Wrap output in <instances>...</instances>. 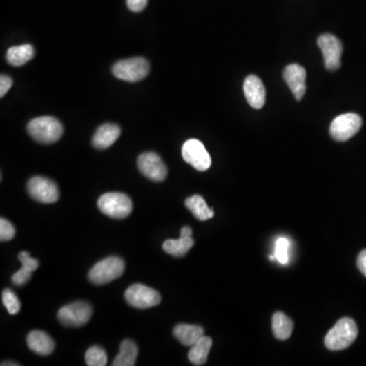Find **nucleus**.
I'll use <instances>...</instances> for the list:
<instances>
[{
  "label": "nucleus",
  "mask_w": 366,
  "mask_h": 366,
  "mask_svg": "<svg viewBox=\"0 0 366 366\" xmlns=\"http://www.w3.org/2000/svg\"><path fill=\"white\" fill-rule=\"evenodd\" d=\"M2 303L10 314H17L21 311V305L18 296L10 288L2 291Z\"/></svg>",
  "instance_id": "obj_26"
},
{
  "label": "nucleus",
  "mask_w": 366,
  "mask_h": 366,
  "mask_svg": "<svg viewBox=\"0 0 366 366\" xmlns=\"http://www.w3.org/2000/svg\"><path fill=\"white\" fill-rule=\"evenodd\" d=\"M137 167L141 173L152 182H162L167 177V167L156 153L146 152L142 154L137 159Z\"/></svg>",
  "instance_id": "obj_12"
},
{
  "label": "nucleus",
  "mask_w": 366,
  "mask_h": 366,
  "mask_svg": "<svg viewBox=\"0 0 366 366\" xmlns=\"http://www.w3.org/2000/svg\"><path fill=\"white\" fill-rule=\"evenodd\" d=\"M137 346L131 340H124L120 345L119 354L114 359L113 366H133L137 360Z\"/></svg>",
  "instance_id": "obj_24"
},
{
  "label": "nucleus",
  "mask_w": 366,
  "mask_h": 366,
  "mask_svg": "<svg viewBox=\"0 0 366 366\" xmlns=\"http://www.w3.org/2000/svg\"><path fill=\"white\" fill-rule=\"evenodd\" d=\"M180 235L182 236H191L193 235V229L191 227H183L182 231H180Z\"/></svg>",
  "instance_id": "obj_32"
},
{
  "label": "nucleus",
  "mask_w": 366,
  "mask_h": 366,
  "mask_svg": "<svg viewBox=\"0 0 366 366\" xmlns=\"http://www.w3.org/2000/svg\"><path fill=\"white\" fill-rule=\"evenodd\" d=\"M213 341L210 337L202 336L201 339L191 346L189 359L193 365H204L208 360L209 353L212 348Z\"/></svg>",
  "instance_id": "obj_20"
},
{
  "label": "nucleus",
  "mask_w": 366,
  "mask_h": 366,
  "mask_svg": "<svg viewBox=\"0 0 366 366\" xmlns=\"http://www.w3.org/2000/svg\"><path fill=\"white\" fill-rule=\"evenodd\" d=\"M16 235V229L10 222L4 218L0 219V240H12Z\"/></svg>",
  "instance_id": "obj_28"
},
{
  "label": "nucleus",
  "mask_w": 366,
  "mask_h": 366,
  "mask_svg": "<svg viewBox=\"0 0 366 366\" xmlns=\"http://www.w3.org/2000/svg\"><path fill=\"white\" fill-rule=\"evenodd\" d=\"M34 55H35V50H34V47L31 44L12 46L6 52V61L10 66L19 68V66H23V64L32 60Z\"/></svg>",
  "instance_id": "obj_19"
},
{
  "label": "nucleus",
  "mask_w": 366,
  "mask_h": 366,
  "mask_svg": "<svg viewBox=\"0 0 366 366\" xmlns=\"http://www.w3.org/2000/svg\"><path fill=\"white\" fill-rule=\"evenodd\" d=\"M86 363L89 366H105L108 361L106 352L104 349L99 346H92L88 349L85 354Z\"/></svg>",
  "instance_id": "obj_25"
},
{
  "label": "nucleus",
  "mask_w": 366,
  "mask_h": 366,
  "mask_svg": "<svg viewBox=\"0 0 366 366\" xmlns=\"http://www.w3.org/2000/svg\"><path fill=\"white\" fill-rule=\"evenodd\" d=\"M204 329L195 325H178L173 329V335L182 345L191 347L204 336Z\"/></svg>",
  "instance_id": "obj_18"
},
{
  "label": "nucleus",
  "mask_w": 366,
  "mask_h": 366,
  "mask_svg": "<svg viewBox=\"0 0 366 366\" xmlns=\"http://www.w3.org/2000/svg\"><path fill=\"white\" fill-rule=\"evenodd\" d=\"M92 314V307L89 303L77 301L61 307L58 311L57 318L64 326L77 328L87 324Z\"/></svg>",
  "instance_id": "obj_6"
},
{
  "label": "nucleus",
  "mask_w": 366,
  "mask_h": 366,
  "mask_svg": "<svg viewBox=\"0 0 366 366\" xmlns=\"http://www.w3.org/2000/svg\"><path fill=\"white\" fill-rule=\"evenodd\" d=\"M27 344L30 350L42 356L50 355L55 349V343L52 338L42 331H31L28 335Z\"/></svg>",
  "instance_id": "obj_16"
},
{
  "label": "nucleus",
  "mask_w": 366,
  "mask_h": 366,
  "mask_svg": "<svg viewBox=\"0 0 366 366\" xmlns=\"http://www.w3.org/2000/svg\"><path fill=\"white\" fill-rule=\"evenodd\" d=\"M289 247L290 242L287 238H280L276 241L275 258L282 264H287L289 262Z\"/></svg>",
  "instance_id": "obj_27"
},
{
  "label": "nucleus",
  "mask_w": 366,
  "mask_h": 366,
  "mask_svg": "<svg viewBox=\"0 0 366 366\" xmlns=\"http://www.w3.org/2000/svg\"><path fill=\"white\" fill-rule=\"evenodd\" d=\"M28 193L35 201L42 204H53L59 199V189L52 180L35 176L27 185Z\"/></svg>",
  "instance_id": "obj_10"
},
{
  "label": "nucleus",
  "mask_w": 366,
  "mask_h": 366,
  "mask_svg": "<svg viewBox=\"0 0 366 366\" xmlns=\"http://www.w3.org/2000/svg\"><path fill=\"white\" fill-rule=\"evenodd\" d=\"M27 129L34 141L44 145L59 141L64 133L61 122L52 116L34 118L28 124Z\"/></svg>",
  "instance_id": "obj_2"
},
{
  "label": "nucleus",
  "mask_w": 366,
  "mask_h": 366,
  "mask_svg": "<svg viewBox=\"0 0 366 366\" xmlns=\"http://www.w3.org/2000/svg\"><path fill=\"white\" fill-rule=\"evenodd\" d=\"M150 73V64L143 57L129 58L116 62L112 68L114 77L128 83H137Z\"/></svg>",
  "instance_id": "obj_4"
},
{
  "label": "nucleus",
  "mask_w": 366,
  "mask_h": 366,
  "mask_svg": "<svg viewBox=\"0 0 366 366\" xmlns=\"http://www.w3.org/2000/svg\"><path fill=\"white\" fill-rule=\"evenodd\" d=\"M120 133L122 131L117 124H103L93 135L92 145L98 150H106L119 139Z\"/></svg>",
  "instance_id": "obj_15"
},
{
  "label": "nucleus",
  "mask_w": 366,
  "mask_h": 366,
  "mask_svg": "<svg viewBox=\"0 0 366 366\" xmlns=\"http://www.w3.org/2000/svg\"><path fill=\"white\" fill-rule=\"evenodd\" d=\"M363 126V119L358 114L346 113L338 116L329 126L331 137L337 142H346L354 137Z\"/></svg>",
  "instance_id": "obj_7"
},
{
  "label": "nucleus",
  "mask_w": 366,
  "mask_h": 366,
  "mask_svg": "<svg viewBox=\"0 0 366 366\" xmlns=\"http://www.w3.org/2000/svg\"><path fill=\"white\" fill-rule=\"evenodd\" d=\"M98 208L103 214L114 219H124L133 212V202L122 193H108L101 195Z\"/></svg>",
  "instance_id": "obj_5"
},
{
  "label": "nucleus",
  "mask_w": 366,
  "mask_h": 366,
  "mask_svg": "<svg viewBox=\"0 0 366 366\" xmlns=\"http://www.w3.org/2000/svg\"><path fill=\"white\" fill-rule=\"evenodd\" d=\"M129 10L133 12H141L145 10L148 0H126Z\"/></svg>",
  "instance_id": "obj_30"
},
{
  "label": "nucleus",
  "mask_w": 366,
  "mask_h": 366,
  "mask_svg": "<svg viewBox=\"0 0 366 366\" xmlns=\"http://www.w3.org/2000/svg\"><path fill=\"white\" fill-rule=\"evenodd\" d=\"M283 77L288 87L294 95L295 99L300 101L307 91V85H305L307 72L305 68L299 64H290L284 70Z\"/></svg>",
  "instance_id": "obj_13"
},
{
  "label": "nucleus",
  "mask_w": 366,
  "mask_h": 366,
  "mask_svg": "<svg viewBox=\"0 0 366 366\" xmlns=\"http://www.w3.org/2000/svg\"><path fill=\"white\" fill-rule=\"evenodd\" d=\"M17 366V365H18V363H1V366Z\"/></svg>",
  "instance_id": "obj_33"
},
{
  "label": "nucleus",
  "mask_w": 366,
  "mask_h": 366,
  "mask_svg": "<svg viewBox=\"0 0 366 366\" xmlns=\"http://www.w3.org/2000/svg\"><path fill=\"white\" fill-rule=\"evenodd\" d=\"M126 302L135 309H146L156 307L161 302V295L153 288L143 284H133L126 289Z\"/></svg>",
  "instance_id": "obj_8"
},
{
  "label": "nucleus",
  "mask_w": 366,
  "mask_h": 366,
  "mask_svg": "<svg viewBox=\"0 0 366 366\" xmlns=\"http://www.w3.org/2000/svg\"><path fill=\"white\" fill-rule=\"evenodd\" d=\"M182 158L199 171H206L212 164L210 154L199 139H191L182 146Z\"/></svg>",
  "instance_id": "obj_9"
},
{
  "label": "nucleus",
  "mask_w": 366,
  "mask_h": 366,
  "mask_svg": "<svg viewBox=\"0 0 366 366\" xmlns=\"http://www.w3.org/2000/svg\"><path fill=\"white\" fill-rule=\"evenodd\" d=\"M245 98L253 108L260 109L266 103V89L264 84L256 75H249L245 79L244 85Z\"/></svg>",
  "instance_id": "obj_14"
},
{
  "label": "nucleus",
  "mask_w": 366,
  "mask_h": 366,
  "mask_svg": "<svg viewBox=\"0 0 366 366\" xmlns=\"http://www.w3.org/2000/svg\"><path fill=\"white\" fill-rule=\"evenodd\" d=\"M318 45L322 51L325 66L329 72H335L341 66V55L343 51L341 41L331 34L318 37Z\"/></svg>",
  "instance_id": "obj_11"
},
{
  "label": "nucleus",
  "mask_w": 366,
  "mask_h": 366,
  "mask_svg": "<svg viewBox=\"0 0 366 366\" xmlns=\"http://www.w3.org/2000/svg\"><path fill=\"white\" fill-rule=\"evenodd\" d=\"M12 87V79L6 75H1L0 77V97L6 96V93L10 91Z\"/></svg>",
  "instance_id": "obj_29"
},
{
  "label": "nucleus",
  "mask_w": 366,
  "mask_h": 366,
  "mask_svg": "<svg viewBox=\"0 0 366 366\" xmlns=\"http://www.w3.org/2000/svg\"><path fill=\"white\" fill-rule=\"evenodd\" d=\"M272 329L273 333L278 340L284 341V340L289 339L293 331L291 318H288L283 312H276L272 318Z\"/></svg>",
  "instance_id": "obj_22"
},
{
  "label": "nucleus",
  "mask_w": 366,
  "mask_h": 366,
  "mask_svg": "<svg viewBox=\"0 0 366 366\" xmlns=\"http://www.w3.org/2000/svg\"><path fill=\"white\" fill-rule=\"evenodd\" d=\"M357 268L359 269L361 273L366 277V249L359 253L357 258Z\"/></svg>",
  "instance_id": "obj_31"
},
{
  "label": "nucleus",
  "mask_w": 366,
  "mask_h": 366,
  "mask_svg": "<svg viewBox=\"0 0 366 366\" xmlns=\"http://www.w3.org/2000/svg\"><path fill=\"white\" fill-rule=\"evenodd\" d=\"M18 258L21 262V269L12 276V281L15 285L23 286L31 279L32 273L35 272L39 268V262L35 258H31L27 251L19 253Z\"/></svg>",
  "instance_id": "obj_17"
},
{
  "label": "nucleus",
  "mask_w": 366,
  "mask_h": 366,
  "mask_svg": "<svg viewBox=\"0 0 366 366\" xmlns=\"http://www.w3.org/2000/svg\"><path fill=\"white\" fill-rule=\"evenodd\" d=\"M358 336L356 322L350 318H343L336 322L325 338V345L331 351H341L354 343Z\"/></svg>",
  "instance_id": "obj_1"
},
{
  "label": "nucleus",
  "mask_w": 366,
  "mask_h": 366,
  "mask_svg": "<svg viewBox=\"0 0 366 366\" xmlns=\"http://www.w3.org/2000/svg\"><path fill=\"white\" fill-rule=\"evenodd\" d=\"M185 206L200 221H206L215 216L214 211L212 208H209L204 198L201 195H195L189 198L185 201Z\"/></svg>",
  "instance_id": "obj_21"
},
{
  "label": "nucleus",
  "mask_w": 366,
  "mask_h": 366,
  "mask_svg": "<svg viewBox=\"0 0 366 366\" xmlns=\"http://www.w3.org/2000/svg\"><path fill=\"white\" fill-rule=\"evenodd\" d=\"M195 244L191 236H182L178 239H168L163 243L165 253L173 256H184Z\"/></svg>",
  "instance_id": "obj_23"
},
{
  "label": "nucleus",
  "mask_w": 366,
  "mask_h": 366,
  "mask_svg": "<svg viewBox=\"0 0 366 366\" xmlns=\"http://www.w3.org/2000/svg\"><path fill=\"white\" fill-rule=\"evenodd\" d=\"M126 264L118 256H109L97 262L89 273V280L95 285H104L124 274Z\"/></svg>",
  "instance_id": "obj_3"
}]
</instances>
